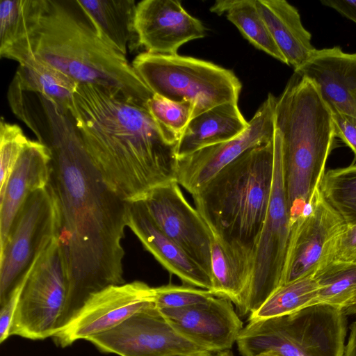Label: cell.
<instances>
[{
  "label": "cell",
  "instance_id": "484cf974",
  "mask_svg": "<svg viewBox=\"0 0 356 356\" xmlns=\"http://www.w3.org/2000/svg\"><path fill=\"white\" fill-rule=\"evenodd\" d=\"M210 11L218 15L226 13L227 19L252 45L286 64L257 8V0H218Z\"/></svg>",
  "mask_w": 356,
  "mask_h": 356
},
{
  "label": "cell",
  "instance_id": "d6986e66",
  "mask_svg": "<svg viewBox=\"0 0 356 356\" xmlns=\"http://www.w3.org/2000/svg\"><path fill=\"white\" fill-rule=\"evenodd\" d=\"M126 223L145 248L184 284L211 290V276L161 230L141 200L127 201Z\"/></svg>",
  "mask_w": 356,
  "mask_h": 356
},
{
  "label": "cell",
  "instance_id": "ba28073f",
  "mask_svg": "<svg viewBox=\"0 0 356 356\" xmlns=\"http://www.w3.org/2000/svg\"><path fill=\"white\" fill-rule=\"evenodd\" d=\"M274 171L266 216L253 252L249 287L237 312L257 310L282 285L291 232L284 184L280 136L275 129Z\"/></svg>",
  "mask_w": 356,
  "mask_h": 356
},
{
  "label": "cell",
  "instance_id": "74e56055",
  "mask_svg": "<svg viewBox=\"0 0 356 356\" xmlns=\"http://www.w3.org/2000/svg\"><path fill=\"white\" fill-rule=\"evenodd\" d=\"M343 356H356V320L350 325V332L345 345Z\"/></svg>",
  "mask_w": 356,
  "mask_h": 356
},
{
  "label": "cell",
  "instance_id": "52a82bcc",
  "mask_svg": "<svg viewBox=\"0 0 356 356\" xmlns=\"http://www.w3.org/2000/svg\"><path fill=\"white\" fill-rule=\"evenodd\" d=\"M131 65L154 93L175 102H192L193 118L222 104L238 103L242 88L232 70L177 54L142 52Z\"/></svg>",
  "mask_w": 356,
  "mask_h": 356
},
{
  "label": "cell",
  "instance_id": "60d3db41",
  "mask_svg": "<svg viewBox=\"0 0 356 356\" xmlns=\"http://www.w3.org/2000/svg\"><path fill=\"white\" fill-rule=\"evenodd\" d=\"M212 356H234L230 350L220 351L214 353Z\"/></svg>",
  "mask_w": 356,
  "mask_h": 356
},
{
  "label": "cell",
  "instance_id": "ffe728a7",
  "mask_svg": "<svg viewBox=\"0 0 356 356\" xmlns=\"http://www.w3.org/2000/svg\"><path fill=\"white\" fill-rule=\"evenodd\" d=\"M51 153L39 141L29 140L17 160L3 191L0 193V248L13 221L32 193L48 185Z\"/></svg>",
  "mask_w": 356,
  "mask_h": 356
},
{
  "label": "cell",
  "instance_id": "7a4b0ae2",
  "mask_svg": "<svg viewBox=\"0 0 356 356\" xmlns=\"http://www.w3.org/2000/svg\"><path fill=\"white\" fill-rule=\"evenodd\" d=\"M69 110L88 154L124 200H141L176 181L179 136L158 123L146 104L109 88L79 84Z\"/></svg>",
  "mask_w": 356,
  "mask_h": 356
},
{
  "label": "cell",
  "instance_id": "f1b7e54d",
  "mask_svg": "<svg viewBox=\"0 0 356 356\" xmlns=\"http://www.w3.org/2000/svg\"><path fill=\"white\" fill-rule=\"evenodd\" d=\"M320 190L347 225H356V163L325 172Z\"/></svg>",
  "mask_w": 356,
  "mask_h": 356
},
{
  "label": "cell",
  "instance_id": "ab89813d",
  "mask_svg": "<svg viewBox=\"0 0 356 356\" xmlns=\"http://www.w3.org/2000/svg\"><path fill=\"white\" fill-rule=\"evenodd\" d=\"M257 356H284L274 350H266L260 353Z\"/></svg>",
  "mask_w": 356,
  "mask_h": 356
},
{
  "label": "cell",
  "instance_id": "7c38bea8",
  "mask_svg": "<svg viewBox=\"0 0 356 356\" xmlns=\"http://www.w3.org/2000/svg\"><path fill=\"white\" fill-rule=\"evenodd\" d=\"M155 290L145 282L134 281L111 285L92 294L76 314L51 338L65 348L75 341L104 333L134 314L155 305Z\"/></svg>",
  "mask_w": 356,
  "mask_h": 356
},
{
  "label": "cell",
  "instance_id": "8d00e7d4",
  "mask_svg": "<svg viewBox=\"0 0 356 356\" xmlns=\"http://www.w3.org/2000/svg\"><path fill=\"white\" fill-rule=\"evenodd\" d=\"M321 3L356 23V0H323Z\"/></svg>",
  "mask_w": 356,
  "mask_h": 356
},
{
  "label": "cell",
  "instance_id": "4fadbf2b",
  "mask_svg": "<svg viewBox=\"0 0 356 356\" xmlns=\"http://www.w3.org/2000/svg\"><path fill=\"white\" fill-rule=\"evenodd\" d=\"M276 99L269 93L238 136L178 159L176 181L192 195L247 150L273 140Z\"/></svg>",
  "mask_w": 356,
  "mask_h": 356
},
{
  "label": "cell",
  "instance_id": "6da1fadb",
  "mask_svg": "<svg viewBox=\"0 0 356 356\" xmlns=\"http://www.w3.org/2000/svg\"><path fill=\"white\" fill-rule=\"evenodd\" d=\"M51 153L48 186L57 202L67 295L58 328L92 294L125 283L127 201L106 182L88 154L70 111L45 100L35 132Z\"/></svg>",
  "mask_w": 356,
  "mask_h": 356
},
{
  "label": "cell",
  "instance_id": "3957f363",
  "mask_svg": "<svg viewBox=\"0 0 356 356\" xmlns=\"http://www.w3.org/2000/svg\"><path fill=\"white\" fill-rule=\"evenodd\" d=\"M22 1V25L13 42L0 49L2 58L40 61L79 84L109 88L141 104L154 95L79 0Z\"/></svg>",
  "mask_w": 356,
  "mask_h": 356
},
{
  "label": "cell",
  "instance_id": "5bb4252c",
  "mask_svg": "<svg viewBox=\"0 0 356 356\" xmlns=\"http://www.w3.org/2000/svg\"><path fill=\"white\" fill-rule=\"evenodd\" d=\"M141 200L161 230L211 276L213 233L179 184L172 181L158 186Z\"/></svg>",
  "mask_w": 356,
  "mask_h": 356
},
{
  "label": "cell",
  "instance_id": "d6a6232c",
  "mask_svg": "<svg viewBox=\"0 0 356 356\" xmlns=\"http://www.w3.org/2000/svg\"><path fill=\"white\" fill-rule=\"evenodd\" d=\"M22 22V1L2 0L0 3V49L16 38Z\"/></svg>",
  "mask_w": 356,
  "mask_h": 356
},
{
  "label": "cell",
  "instance_id": "f35d334b",
  "mask_svg": "<svg viewBox=\"0 0 356 356\" xmlns=\"http://www.w3.org/2000/svg\"><path fill=\"white\" fill-rule=\"evenodd\" d=\"M343 311L346 316L356 315V294Z\"/></svg>",
  "mask_w": 356,
  "mask_h": 356
},
{
  "label": "cell",
  "instance_id": "836d02e7",
  "mask_svg": "<svg viewBox=\"0 0 356 356\" xmlns=\"http://www.w3.org/2000/svg\"><path fill=\"white\" fill-rule=\"evenodd\" d=\"M330 261L356 263V225H347L337 236L324 264Z\"/></svg>",
  "mask_w": 356,
  "mask_h": 356
},
{
  "label": "cell",
  "instance_id": "d4e9b609",
  "mask_svg": "<svg viewBox=\"0 0 356 356\" xmlns=\"http://www.w3.org/2000/svg\"><path fill=\"white\" fill-rule=\"evenodd\" d=\"M10 85L21 90L40 94L56 106L69 110L79 83L44 63L27 59L19 63Z\"/></svg>",
  "mask_w": 356,
  "mask_h": 356
},
{
  "label": "cell",
  "instance_id": "4dcf8cb0",
  "mask_svg": "<svg viewBox=\"0 0 356 356\" xmlns=\"http://www.w3.org/2000/svg\"><path fill=\"white\" fill-rule=\"evenodd\" d=\"M29 139L17 124L3 120L0 125V193L7 183L10 174Z\"/></svg>",
  "mask_w": 356,
  "mask_h": 356
},
{
  "label": "cell",
  "instance_id": "cb8c5ba5",
  "mask_svg": "<svg viewBox=\"0 0 356 356\" xmlns=\"http://www.w3.org/2000/svg\"><path fill=\"white\" fill-rule=\"evenodd\" d=\"M100 34L126 56L127 44L139 47L135 29L136 6L134 0L79 1Z\"/></svg>",
  "mask_w": 356,
  "mask_h": 356
},
{
  "label": "cell",
  "instance_id": "d590c367",
  "mask_svg": "<svg viewBox=\"0 0 356 356\" xmlns=\"http://www.w3.org/2000/svg\"><path fill=\"white\" fill-rule=\"evenodd\" d=\"M337 138H339L356 156V118L341 113H332Z\"/></svg>",
  "mask_w": 356,
  "mask_h": 356
},
{
  "label": "cell",
  "instance_id": "83f0119b",
  "mask_svg": "<svg viewBox=\"0 0 356 356\" xmlns=\"http://www.w3.org/2000/svg\"><path fill=\"white\" fill-rule=\"evenodd\" d=\"M314 277L318 287L317 304L343 309L356 294V263L330 261Z\"/></svg>",
  "mask_w": 356,
  "mask_h": 356
},
{
  "label": "cell",
  "instance_id": "30bf717a",
  "mask_svg": "<svg viewBox=\"0 0 356 356\" xmlns=\"http://www.w3.org/2000/svg\"><path fill=\"white\" fill-rule=\"evenodd\" d=\"M59 230L57 202L47 185L27 197L0 248V305L40 254L58 238Z\"/></svg>",
  "mask_w": 356,
  "mask_h": 356
},
{
  "label": "cell",
  "instance_id": "ac0fdd59",
  "mask_svg": "<svg viewBox=\"0 0 356 356\" xmlns=\"http://www.w3.org/2000/svg\"><path fill=\"white\" fill-rule=\"evenodd\" d=\"M318 87L332 113L356 118V53L337 46L316 49L298 70Z\"/></svg>",
  "mask_w": 356,
  "mask_h": 356
},
{
  "label": "cell",
  "instance_id": "f546056e",
  "mask_svg": "<svg viewBox=\"0 0 356 356\" xmlns=\"http://www.w3.org/2000/svg\"><path fill=\"white\" fill-rule=\"evenodd\" d=\"M146 107L160 124L179 136L192 119L194 104L189 101L175 102L154 93Z\"/></svg>",
  "mask_w": 356,
  "mask_h": 356
},
{
  "label": "cell",
  "instance_id": "9a60e30c",
  "mask_svg": "<svg viewBox=\"0 0 356 356\" xmlns=\"http://www.w3.org/2000/svg\"><path fill=\"white\" fill-rule=\"evenodd\" d=\"M346 226L325 200L319 186L310 210L291 228L282 285L314 275L325 263L334 240Z\"/></svg>",
  "mask_w": 356,
  "mask_h": 356
},
{
  "label": "cell",
  "instance_id": "8fae6325",
  "mask_svg": "<svg viewBox=\"0 0 356 356\" xmlns=\"http://www.w3.org/2000/svg\"><path fill=\"white\" fill-rule=\"evenodd\" d=\"M99 351L119 356H212L180 335L156 305L138 312L116 327L86 339Z\"/></svg>",
  "mask_w": 356,
  "mask_h": 356
},
{
  "label": "cell",
  "instance_id": "7402d4cb",
  "mask_svg": "<svg viewBox=\"0 0 356 356\" xmlns=\"http://www.w3.org/2000/svg\"><path fill=\"white\" fill-rule=\"evenodd\" d=\"M237 102L213 107L193 118L180 136L178 159L202 148L232 140L248 127Z\"/></svg>",
  "mask_w": 356,
  "mask_h": 356
},
{
  "label": "cell",
  "instance_id": "603a6c76",
  "mask_svg": "<svg viewBox=\"0 0 356 356\" xmlns=\"http://www.w3.org/2000/svg\"><path fill=\"white\" fill-rule=\"evenodd\" d=\"M253 255L225 243L213 234L211 243L210 291L229 300L236 307L241 305L249 287Z\"/></svg>",
  "mask_w": 356,
  "mask_h": 356
},
{
  "label": "cell",
  "instance_id": "1f68e13d",
  "mask_svg": "<svg viewBox=\"0 0 356 356\" xmlns=\"http://www.w3.org/2000/svg\"><path fill=\"white\" fill-rule=\"evenodd\" d=\"M155 305L158 309L187 307L211 298L214 295L207 289L189 285L167 284L154 287Z\"/></svg>",
  "mask_w": 356,
  "mask_h": 356
},
{
  "label": "cell",
  "instance_id": "8992f818",
  "mask_svg": "<svg viewBox=\"0 0 356 356\" xmlns=\"http://www.w3.org/2000/svg\"><path fill=\"white\" fill-rule=\"evenodd\" d=\"M343 309L316 304L282 316L248 321L236 345L242 356L274 350L284 356H343Z\"/></svg>",
  "mask_w": 356,
  "mask_h": 356
},
{
  "label": "cell",
  "instance_id": "44dd1931",
  "mask_svg": "<svg viewBox=\"0 0 356 356\" xmlns=\"http://www.w3.org/2000/svg\"><path fill=\"white\" fill-rule=\"evenodd\" d=\"M257 6L286 65L298 70L316 50L298 10L284 0H257Z\"/></svg>",
  "mask_w": 356,
  "mask_h": 356
},
{
  "label": "cell",
  "instance_id": "2e32d148",
  "mask_svg": "<svg viewBox=\"0 0 356 356\" xmlns=\"http://www.w3.org/2000/svg\"><path fill=\"white\" fill-rule=\"evenodd\" d=\"M159 311L180 335L213 353L230 350L243 328L233 303L216 296L201 303Z\"/></svg>",
  "mask_w": 356,
  "mask_h": 356
},
{
  "label": "cell",
  "instance_id": "e575fe53",
  "mask_svg": "<svg viewBox=\"0 0 356 356\" xmlns=\"http://www.w3.org/2000/svg\"><path fill=\"white\" fill-rule=\"evenodd\" d=\"M29 271V270H28ZM28 273V272H27ZM27 273L11 291L7 300L1 306L0 310V343L10 337V331L19 296Z\"/></svg>",
  "mask_w": 356,
  "mask_h": 356
},
{
  "label": "cell",
  "instance_id": "e0dca14e",
  "mask_svg": "<svg viewBox=\"0 0 356 356\" xmlns=\"http://www.w3.org/2000/svg\"><path fill=\"white\" fill-rule=\"evenodd\" d=\"M135 29L139 47L146 52L173 55L186 42L202 38V22L177 0H143L137 3Z\"/></svg>",
  "mask_w": 356,
  "mask_h": 356
},
{
  "label": "cell",
  "instance_id": "4316f807",
  "mask_svg": "<svg viewBox=\"0 0 356 356\" xmlns=\"http://www.w3.org/2000/svg\"><path fill=\"white\" fill-rule=\"evenodd\" d=\"M318 290L314 275L283 284L249 314L248 321L282 316L316 305Z\"/></svg>",
  "mask_w": 356,
  "mask_h": 356
},
{
  "label": "cell",
  "instance_id": "9c48e42d",
  "mask_svg": "<svg viewBox=\"0 0 356 356\" xmlns=\"http://www.w3.org/2000/svg\"><path fill=\"white\" fill-rule=\"evenodd\" d=\"M67 279L63 251L55 238L29 268L10 336L31 340L51 337L65 307Z\"/></svg>",
  "mask_w": 356,
  "mask_h": 356
},
{
  "label": "cell",
  "instance_id": "277c9868",
  "mask_svg": "<svg viewBox=\"0 0 356 356\" xmlns=\"http://www.w3.org/2000/svg\"><path fill=\"white\" fill-rule=\"evenodd\" d=\"M274 122L292 227L312 204L337 137L332 113L318 87L296 72L276 99Z\"/></svg>",
  "mask_w": 356,
  "mask_h": 356
},
{
  "label": "cell",
  "instance_id": "5b68a950",
  "mask_svg": "<svg viewBox=\"0 0 356 356\" xmlns=\"http://www.w3.org/2000/svg\"><path fill=\"white\" fill-rule=\"evenodd\" d=\"M273 171L272 140L245 152L192 195L195 208L216 236L253 255L268 207Z\"/></svg>",
  "mask_w": 356,
  "mask_h": 356
}]
</instances>
